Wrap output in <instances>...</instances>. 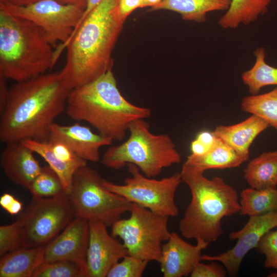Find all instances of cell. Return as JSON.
<instances>
[{"mask_svg":"<svg viewBox=\"0 0 277 277\" xmlns=\"http://www.w3.org/2000/svg\"><path fill=\"white\" fill-rule=\"evenodd\" d=\"M7 79L0 76V113L3 110L7 98L9 89L6 84Z\"/></svg>","mask_w":277,"mask_h":277,"instance_id":"cell-36","label":"cell"},{"mask_svg":"<svg viewBox=\"0 0 277 277\" xmlns=\"http://www.w3.org/2000/svg\"><path fill=\"white\" fill-rule=\"evenodd\" d=\"M244 172V178L251 188H276L277 149L264 152L251 160Z\"/></svg>","mask_w":277,"mask_h":277,"instance_id":"cell-23","label":"cell"},{"mask_svg":"<svg viewBox=\"0 0 277 277\" xmlns=\"http://www.w3.org/2000/svg\"><path fill=\"white\" fill-rule=\"evenodd\" d=\"M231 0H162L151 10H168L180 14L184 21L199 23L206 21L208 13L227 11Z\"/></svg>","mask_w":277,"mask_h":277,"instance_id":"cell-20","label":"cell"},{"mask_svg":"<svg viewBox=\"0 0 277 277\" xmlns=\"http://www.w3.org/2000/svg\"><path fill=\"white\" fill-rule=\"evenodd\" d=\"M128 131L126 141L109 148L103 154L101 160L103 165L118 170L132 164L145 176L153 177L164 168L181 163V155L170 137L151 132L144 119L132 122Z\"/></svg>","mask_w":277,"mask_h":277,"instance_id":"cell-6","label":"cell"},{"mask_svg":"<svg viewBox=\"0 0 277 277\" xmlns=\"http://www.w3.org/2000/svg\"><path fill=\"white\" fill-rule=\"evenodd\" d=\"M103 178L87 165L75 172L68 195L75 216L110 227L129 212L131 204L103 184Z\"/></svg>","mask_w":277,"mask_h":277,"instance_id":"cell-7","label":"cell"},{"mask_svg":"<svg viewBox=\"0 0 277 277\" xmlns=\"http://www.w3.org/2000/svg\"><path fill=\"white\" fill-rule=\"evenodd\" d=\"M180 173L191 199L180 221V231L185 238L209 245L222 235V219L240 212L237 192L223 178L208 179L184 164Z\"/></svg>","mask_w":277,"mask_h":277,"instance_id":"cell-4","label":"cell"},{"mask_svg":"<svg viewBox=\"0 0 277 277\" xmlns=\"http://www.w3.org/2000/svg\"><path fill=\"white\" fill-rule=\"evenodd\" d=\"M75 217L67 194L32 197L16 220L23 235V247L44 246Z\"/></svg>","mask_w":277,"mask_h":277,"instance_id":"cell-10","label":"cell"},{"mask_svg":"<svg viewBox=\"0 0 277 277\" xmlns=\"http://www.w3.org/2000/svg\"><path fill=\"white\" fill-rule=\"evenodd\" d=\"M209 245L197 241L192 245L176 232L170 233L162 245L159 263L164 277H182L190 275L195 265L201 261L202 252Z\"/></svg>","mask_w":277,"mask_h":277,"instance_id":"cell-15","label":"cell"},{"mask_svg":"<svg viewBox=\"0 0 277 277\" xmlns=\"http://www.w3.org/2000/svg\"><path fill=\"white\" fill-rule=\"evenodd\" d=\"M244 162V159L234 149L217 138L215 145L207 152L199 156L190 154L184 164L204 173L209 169L236 168Z\"/></svg>","mask_w":277,"mask_h":277,"instance_id":"cell-21","label":"cell"},{"mask_svg":"<svg viewBox=\"0 0 277 277\" xmlns=\"http://www.w3.org/2000/svg\"><path fill=\"white\" fill-rule=\"evenodd\" d=\"M71 90L60 72L16 82L0 113L1 142L48 141L54 120L66 110Z\"/></svg>","mask_w":277,"mask_h":277,"instance_id":"cell-1","label":"cell"},{"mask_svg":"<svg viewBox=\"0 0 277 277\" xmlns=\"http://www.w3.org/2000/svg\"><path fill=\"white\" fill-rule=\"evenodd\" d=\"M162 0H143L142 8L144 7H152L159 3Z\"/></svg>","mask_w":277,"mask_h":277,"instance_id":"cell-42","label":"cell"},{"mask_svg":"<svg viewBox=\"0 0 277 277\" xmlns=\"http://www.w3.org/2000/svg\"><path fill=\"white\" fill-rule=\"evenodd\" d=\"M277 227V210L264 214L250 216L241 229L229 234L231 240H237L234 246L217 255H202L201 260L221 263L231 276L238 274L241 263L249 251L256 248L267 232Z\"/></svg>","mask_w":277,"mask_h":277,"instance_id":"cell-12","label":"cell"},{"mask_svg":"<svg viewBox=\"0 0 277 277\" xmlns=\"http://www.w3.org/2000/svg\"><path fill=\"white\" fill-rule=\"evenodd\" d=\"M118 1L102 0L67 42L56 47V61L67 50L66 63L60 73L71 90L111 70L112 52L124 23L117 13Z\"/></svg>","mask_w":277,"mask_h":277,"instance_id":"cell-2","label":"cell"},{"mask_svg":"<svg viewBox=\"0 0 277 277\" xmlns=\"http://www.w3.org/2000/svg\"><path fill=\"white\" fill-rule=\"evenodd\" d=\"M149 262L128 254L109 270L107 277H141Z\"/></svg>","mask_w":277,"mask_h":277,"instance_id":"cell-30","label":"cell"},{"mask_svg":"<svg viewBox=\"0 0 277 277\" xmlns=\"http://www.w3.org/2000/svg\"><path fill=\"white\" fill-rule=\"evenodd\" d=\"M255 61L253 66L242 74V80L252 95L257 94L267 86H277V68L268 65L265 61L266 51L263 47L254 52Z\"/></svg>","mask_w":277,"mask_h":277,"instance_id":"cell-26","label":"cell"},{"mask_svg":"<svg viewBox=\"0 0 277 277\" xmlns=\"http://www.w3.org/2000/svg\"><path fill=\"white\" fill-rule=\"evenodd\" d=\"M209 264L197 262L194 266L190 274L191 277H224L227 273L225 267L210 261Z\"/></svg>","mask_w":277,"mask_h":277,"instance_id":"cell-34","label":"cell"},{"mask_svg":"<svg viewBox=\"0 0 277 277\" xmlns=\"http://www.w3.org/2000/svg\"><path fill=\"white\" fill-rule=\"evenodd\" d=\"M217 140L213 131L204 130L200 132L191 143V154L199 156L206 153L213 147Z\"/></svg>","mask_w":277,"mask_h":277,"instance_id":"cell-33","label":"cell"},{"mask_svg":"<svg viewBox=\"0 0 277 277\" xmlns=\"http://www.w3.org/2000/svg\"><path fill=\"white\" fill-rule=\"evenodd\" d=\"M127 166L131 176L125 180L124 184H116L104 179L103 185L131 203L156 214L169 217L178 214L175 194L182 181L180 172L156 180L145 176L134 164Z\"/></svg>","mask_w":277,"mask_h":277,"instance_id":"cell-9","label":"cell"},{"mask_svg":"<svg viewBox=\"0 0 277 277\" xmlns=\"http://www.w3.org/2000/svg\"><path fill=\"white\" fill-rule=\"evenodd\" d=\"M34 153L21 142H12L6 144L1 155V165L7 177L27 189L43 168Z\"/></svg>","mask_w":277,"mask_h":277,"instance_id":"cell-17","label":"cell"},{"mask_svg":"<svg viewBox=\"0 0 277 277\" xmlns=\"http://www.w3.org/2000/svg\"><path fill=\"white\" fill-rule=\"evenodd\" d=\"M89 225L87 277H106L111 268L128 254V251L123 243L109 234L106 225L97 221L89 222Z\"/></svg>","mask_w":277,"mask_h":277,"instance_id":"cell-13","label":"cell"},{"mask_svg":"<svg viewBox=\"0 0 277 277\" xmlns=\"http://www.w3.org/2000/svg\"><path fill=\"white\" fill-rule=\"evenodd\" d=\"M22 207V202L16 199L6 211L12 215H15L21 212Z\"/></svg>","mask_w":277,"mask_h":277,"instance_id":"cell-40","label":"cell"},{"mask_svg":"<svg viewBox=\"0 0 277 277\" xmlns=\"http://www.w3.org/2000/svg\"><path fill=\"white\" fill-rule=\"evenodd\" d=\"M143 0H118L117 10L120 18L125 22L135 10L142 8Z\"/></svg>","mask_w":277,"mask_h":277,"instance_id":"cell-35","label":"cell"},{"mask_svg":"<svg viewBox=\"0 0 277 277\" xmlns=\"http://www.w3.org/2000/svg\"><path fill=\"white\" fill-rule=\"evenodd\" d=\"M48 140L65 144L79 157L92 162L99 161L100 149L113 141L79 123L62 125L55 123L51 127Z\"/></svg>","mask_w":277,"mask_h":277,"instance_id":"cell-16","label":"cell"},{"mask_svg":"<svg viewBox=\"0 0 277 277\" xmlns=\"http://www.w3.org/2000/svg\"><path fill=\"white\" fill-rule=\"evenodd\" d=\"M45 246L23 247L1 258V277H33L44 262Z\"/></svg>","mask_w":277,"mask_h":277,"instance_id":"cell-19","label":"cell"},{"mask_svg":"<svg viewBox=\"0 0 277 277\" xmlns=\"http://www.w3.org/2000/svg\"><path fill=\"white\" fill-rule=\"evenodd\" d=\"M28 190L32 197H49L67 194L60 178L49 165L43 167L41 173L31 184Z\"/></svg>","mask_w":277,"mask_h":277,"instance_id":"cell-28","label":"cell"},{"mask_svg":"<svg viewBox=\"0 0 277 277\" xmlns=\"http://www.w3.org/2000/svg\"><path fill=\"white\" fill-rule=\"evenodd\" d=\"M21 143L45 160L58 175L66 193L68 195L72 187L75 172L81 167L87 165V161L81 160L71 163H63L60 162L54 156L48 141L26 140Z\"/></svg>","mask_w":277,"mask_h":277,"instance_id":"cell-24","label":"cell"},{"mask_svg":"<svg viewBox=\"0 0 277 277\" xmlns=\"http://www.w3.org/2000/svg\"><path fill=\"white\" fill-rule=\"evenodd\" d=\"M89 240V222L75 216L45 246L44 262L66 260L78 264L86 271Z\"/></svg>","mask_w":277,"mask_h":277,"instance_id":"cell-14","label":"cell"},{"mask_svg":"<svg viewBox=\"0 0 277 277\" xmlns=\"http://www.w3.org/2000/svg\"><path fill=\"white\" fill-rule=\"evenodd\" d=\"M0 9L28 19L42 28L53 47L65 44L78 24L85 10L56 0H40L23 6L0 3Z\"/></svg>","mask_w":277,"mask_h":277,"instance_id":"cell-11","label":"cell"},{"mask_svg":"<svg viewBox=\"0 0 277 277\" xmlns=\"http://www.w3.org/2000/svg\"><path fill=\"white\" fill-rule=\"evenodd\" d=\"M269 127L264 120L251 114L244 121L229 126L220 125L213 131L215 136L234 149L245 161L255 138Z\"/></svg>","mask_w":277,"mask_h":277,"instance_id":"cell-18","label":"cell"},{"mask_svg":"<svg viewBox=\"0 0 277 277\" xmlns=\"http://www.w3.org/2000/svg\"><path fill=\"white\" fill-rule=\"evenodd\" d=\"M271 0H231L228 9L218 21L225 29H232L241 25H247L265 14Z\"/></svg>","mask_w":277,"mask_h":277,"instance_id":"cell-22","label":"cell"},{"mask_svg":"<svg viewBox=\"0 0 277 277\" xmlns=\"http://www.w3.org/2000/svg\"><path fill=\"white\" fill-rule=\"evenodd\" d=\"M33 277H87L85 270L77 263L66 260L43 262Z\"/></svg>","mask_w":277,"mask_h":277,"instance_id":"cell-29","label":"cell"},{"mask_svg":"<svg viewBox=\"0 0 277 277\" xmlns=\"http://www.w3.org/2000/svg\"><path fill=\"white\" fill-rule=\"evenodd\" d=\"M65 110L71 119L89 123L112 141L123 140L132 122L151 114L150 109L133 105L122 95L111 70L72 89Z\"/></svg>","mask_w":277,"mask_h":277,"instance_id":"cell-3","label":"cell"},{"mask_svg":"<svg viewBox=\"0 0 277 277\" xmlns=\"http://www.w3.org/2000/svg\"><path fill=\"white\" fill-rule=\"evenodd\" d=\"M102 0H89L87 5V6L85 9L84 14L78 24L76 27L75 29L78 27L81 23L86 18V17L89 14V13L100 3ZM74 29V30H75Z\"/></svg>","mask_w":277,"mask_h":277,"instance_id":"cell-38","label":"cell"},{"mask_svg":"<svg viewBox=\"0 0 277 277\" xmlns=\"http://www.w3.org/2000/svg\"><path fill=\"white\" fill-rule=\"evenodd\" d=\"M240 213L258 216L277 210V188L243 189L240 194Z\"/></svg>","mask_w":277,"mask_h":277,"instance_id":"cell-25","label":"cell"},{"mask_svg":"<svg viewBox=\"0 0 277 277\" xmlns=\"http://www.w3.org/2000/svg\"><path fill=\"white\" fill-rule=\"evenodd\" d=\"M64 4L74 5L85 9L89 0H56Z\"/></svg>","mask_w":277,"mask_h":277,"instance_id":"cell-41","label":"cell"},{"mask_svg":"<svg viewBox=\"0 0 277 277\" xmlns=\"http://www.w3.org/2000/svg\"><path fill=\"white\" fill-rule=\"evenodd\" d=\"M15 199L12 194L5 193L0 197V205L5 210L7 211Z\"/></svg>","mask_w":277,"mask_h":277,"instance_id":"cell-37","label":"cell"},{"mask_svg":"<svg viewBox=\"0 0 277 277\" xmlns=\"http://www.w3.org/2000/svg\"><path fill=\"white\" fill-rule=\"evenodd\" d=\"M43 30L0 9V76L26 81L52 68L55 51Z\"/></svg>","mask_w":277,"mask_h":277,"instance_id":"cell-5","label":"cell"},{"mask_svg":"<svg viewBox=\"0 0 277 277\" xmlns=\"http://www.w3.org/2000/svg\"><path fill=\"white\" fill-rule=\"evenodd\" d=\"M23 247V235L17 220L0 226V255Z\"/></svg>","mask_w":277,"mask_h":277,"instance_id":"cell-31","label":"cell"},{"mask_svg":"<svg viewBox=\"0 0 277 277\" xmlns=\"http://www.w3.org/2000/svg\"><path fill=\"white\" fill-rule=\"evenodd\" d=\"M265 258L264 266L275 269L277 276V230H270L262 238L256 248Z\"/></svg>","mask_w":277,"mask_h":277,"instance_id":"cell-32","label":"cell"},{"mask_svg":"<svg viewBox=\"0 0 277 277\" xmlns=\"http://www.w3.org/2000/svg\"><path fill=\"white\" fill-rule=\"evenodd\" d=\"M129 212V218H121L112 224L111 234L122 240L128 254L159 263L162 242L171 233L168 228L169 217L135 203L131 204Z\"/></svg>","mask_w":277,"mask_h":277,"instance_id":"cell-8","label":"cell"},{"mask_svg":"<svg viewBox=\"0 0 277 277\" xmlns=\"http://www.w3.org/2000/svg\"><path fill=\"white\" fill-rule=\"evenodd\" d=\"M241 108L262 118L277 131V86L269 92L243 97Z\"/></svg>","mask_w":277,"mask_h":277,"instance_id":"cell-27","label":"cell"},{"mask_svg":"<svg viewBox=\"0 0 277 277\" xmlns=\"http://www.w3.org/2000/svg\"><path fill=\"white\" fill-rule=\"evenodd\" d=\"M39 1L40 0H0V3L15 6H23L34 3Z\"/></svg>","mask_w":277,"mask_h":277,"instance_id":"cell-39","label":"cell"}]
</instances>
